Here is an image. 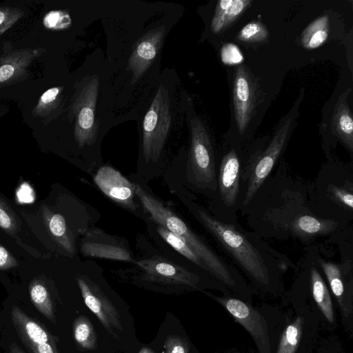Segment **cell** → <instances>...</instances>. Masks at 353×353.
I'll return each instance as SVG.
<instances>
[{
  "instance_id": "obj_3",
  "label": "cell",
  "mask_w": 353,
  "mask_h": 353,
  "mask_svg": "<svg viewBox=\"0 0 353 353\" xmlns=\"http://www.w3.org/2000/svg\"><path fill=\"white\" fill-rule=\"evenodd\" d=\"M128 179L134 185L136 195L145 216L185 240L205 261L214 279L228 288H240L242 279L230 262L215 251L167 202L159 198L148 184L130 174Z\"/></svg>"
},
{
  "instance_id": "obj_14",
  "label": "cell",
  "mask_w": 353,
  "mask_h": 353,
  "mask_svg": "<svg viewBox=\"0 0 353 353\" xmlns=\"http://www.w3.org/2000/svg\"><path fill=\"white\" fill-rule=\"evenodd\" d=\"M99 90V79L94 76L83 87L72 103L76 116L74 139L79 149L88 150L94 146L98 139V124L95 121V109Z\"/></svg>"
},
{
  "instance_id": "obj_20",
  "label": "cell",
  "mask_w": 353,
  "mask_h": 353,
  "mask_svg": "<svg viewBox=\"0 0 353 353\" xmlns=\"http://www.w3.org/2000/svg\"><path fill=\"white\" fill-rule=\"evenodd\" d=\"M250 0L219 1L211 23L212 31L217 34L226 29L250 6Z\"/></svg>"
},
{
  "instance_id": "obj_1",
  "label": "cell",
  "mask_w": 353,
  "mask_h": 353,
  "mask_svg": "<svg viewBox=\"0 0 353 353\" xmlns=\"http://www.w3.org/2000/svg\"><path fill=\"white\" fill-rule=\"evenodd\" d=\"M241 213L261 238L292 239L305 247L353 225L314 214L308 203V181L284 160L279 161Z\"/></svg>"
},
{
  "instance_id": "obj_19",
  "label": "cell",
  "mask_w": 353,
  "mask_h": 353,
  "mask_svg": "<svg viewBox=\"0 0 353 353\" xmlns=\"http://www.w3.org/2000/svg\"><path fill=\"white\" fill-rule=\"evenodd\" d=\"M351 88L347 89L339 97L332 119L334 134L346 148L351 157L353 154V119L347 101Z\"/></svg>"
},
{
  "instance_id": "obj_23",
  "label": "cell",
  "mask_w": 353,
  "mask_h": 353,
  "mask_svg": "<svg viewBox=\"0 0 353 353\" xmlns=\"http://www.w3.org/2000/svg\"><path fill=\"white\" fill-rule=\"evenodd\" d=\"M304 319L298 316L290 323L281 337L276 353H296L303 334Z\"/></svg>"
},
{
  "instance_id": "obj_24",
  "label": "cell",
  "mask_w": 353,
  "mask_h": 353,
  "mask_svg": "<svg viewBox=\"0 0 353 353\" xmlns=\"http://www.w3.org/2000/svg\"><path fill=\"white\" fill-rule=\"evenodd\" d=\"M73 335L77 343L86 350H94L97 346V336L89 319L84 316L77 317L73 324Z\"/></svg>"
},
{
  "instance_id": "obj_35",
  "label": "cell",
  "mask_w": 353,
  "mask_h": 353,
  "mask_svg": "<svg viewBox=\"0 0 353 353\" xmlns=\"http://www.w3.org/2000/svg\"><path fill=\"white\" fill-rule=\"evenodd\" d=\"M6 19V12L0 10V26L5 22Z\"/></svg>"
},
{
  "instance_id": "obj_33",
  "label": "cell",
  "mask_w": 353,
  "mask_h": 353,
  "mask_svg": "<svg viewBox=\"0 0 353 353\" xmlns=\"http://www.w3.org/2000/svg\"><path fill=\"white\" fill-rule=\"evenodd\" d=\"M61 91L60 88H52L46 90L41 97L39 105H46L54 102Z\"/></svg>"
},
{
  "instance_id": "obj_31",
  "label": "cell",
  "mask_w": 353,
  "mask_h": 353,
  "mask_svg": "<svg viewBox=\"0 0 353 353\" xmlns=\"http://www.w3.org/2000/svg\"><path fill=\"white\" fill-rule=\"evenodd\" d=\"M19 65L11 61H6V63L0 65V83L5 82L11 79L17 72Z\"/></svg>"
},
{
  "instance_id": "obj_27",
  "label": "cell",
  "mask_w": 353,
  "mask_h": 353,
  "mask_svg": "<svg viewBox=\"0 0 353 353\" xmlns=\"http://www.w3.org/2000/svg\"><path fill=\"white\" fill-rule=\"evenodd\" d=\"M221 58L224 64L229 65H238L243 61L242 52L234 43H225L222 46Z\"/></svg>"
},
{
  "instance_id": "obj_22",
  "label": "cell",
  "mask_w": 353,
  "mask_h": 353,
  "mask_svg": "<svg viewBox=\"0 0 353 353\" xmlns=\"http://www.w3.org/2000/svg\"><path fill=\"white\" fill-rule=\"evenodd\" d=\"M29 294L37 310L48 320L55 323L53 302L46 285L39 280L32 281L29 285Z\"/></svg>"
},
{
  "instance_id": "obj_36",
  "label": "cell",
  "mask_w": 353,
  "mask_h": 353,
  "mask_svg": "<svg viewBox=\"0 0 353 353\" xmlns=\"http://www.w3.org/2000/svg\"><path fill=\"white\" fill-rule=\"evenodd\" d=\"M139 353H154V352L149 348L144 347Z\"/></svg>"
},
{
  "instance_id": "obj_7",
  "label": "cell",
  "mask_w": 353,
  "mask_h": 353,
  "mask_svg": "<svg viewBox=\"0 0 353 353\" xmlns=\"http://www.w3.org/2000/svg\"><path fill=\"white\" fill-rule=\"evenodd\" d=\"M190 123V145L182 172V181L189 191L202 196L209 203L216 190L218 160L203 123L194 118Z\"/></svg>"
},
{
  "instance_id": "obj_8",
  "label": "cell",
  "mask_w": 353,
  "mask_h": 353,
  "mask_svg": "<svg viewBox=\"0 0 353 353\" xmlns=\"http://www.w3.org/2000/svg\"><path fill=\"white\" fill-rule=\"evenodd\" d=\"M294 119L289 116L281 124L266 147H255L243 156L242 190L240 212L248 204L261 185L276 167L287 146Z\"/></svg>"
},
{
  "instance_id": "obj_6",
  "label": "cell",
  "mask_w": 353,
  "mask_h": 353,
  "mask_svg": "<svg viewBox=\"0 0 353 353\" xmlns=\"http://www.w3.org/2000/svg\"><path fill=\"white\" fill-rule=\"evenodd\" d=\"M170 123L168 91L160 85L143 119L141 155L137 171L130 174L132 176L148 184L163 174V151Z\"/></svg>"
},
{
  "instance_id": "obj_28",
  "label": "cell",
  "mask_w": 353,
  "mask_h": 353,
  "mask_svg": "<svg viewBox=\"0 0 353 353\" xmlns=\"http://www.w3.org/2000/svg\"><path fill=\"white\" fill-rule=\"evenodd\" d=\"M45 23L52 28H66L70 26L71 19L66 12L53 11L46 16Z\"/></svg>"
},
{
  "instance_id": "obj_10",
  "label": "cell",
  "mask_w": 353,
  "mask_h": 353,
  "mask_svg": "<svg viewBox=\"0 0 353 353\" xmlns=\"http://www.w3.org/2000/svg\"><path fill=\"white\" fill-rule=\"evenodd\" d=\"M78 263L81 270L74 279L84 303L110 333L113 334V329L121 331L120 315L101 284L102 268L91 259L79 260Z\"/></svg>"
},
{
  "instance_id": "obj_15",
  "label": "cell",
  "mask_w": 353,
  "mask_h": 353,
  "mask_svg": "<svg viewBox=\"0 0 353 353\" xmlns=\"http://www.w3.org/2000/svg\"><path fill=\"white\" fill-rule=\"evenodd\" d=\"M221 305L253 338L259 353H271L270 339L265 319L248 303L232 297H219L206 293Z\"/></svg>"
},
{
  "instance_id": "obj_2",
  "label": "cell",
  "mask_w": 353,
  "mask_h": 353,
  "mask_svg": "<svg viewBox=\"0 0 353 353\" xmlns=\"http://www.w3.org/2000/svg\"><path fill=\"white\" fill-rule=\"evenodd\" d=\"M164 177L170 192L213 239L231 263L254 283L270 288L283 273L294 268L295 264L288 255L273 248L252 231L244 229L239 221H225L214 216L185 188L178 174Z\"/></svg>"
},
{
  "instance_id": "obj_9",
  "label": "cell",
  "mask_w": 353,
  "mask_h": 353,
  "mask_svg": "<svg viewBox=\"0 0 353 353\" xmlns=\"http://www.w3.org/2000/svg\"><path fill=\"white\" fill-rule=\"evenodd\" d=\"M242 157L243 153L232 147L218 161L216 193L205 208L220 220L238 221L242 199Z\"/></svg>"
},
{
  "instance_id": "obj_26",
  "label": "cell",
  "mask_w": 353,
  "mask_h": 353,
  "mask_svg": "<svg viewBox=\"0 0 353 353\" xmlns=\"http://www.w3.org/2000/svg\"><path fill=\"white\" fill-rule=\"evenodd\" d=\"M0 227L12 236L14 235L19 229L14 213L1 198H0Z\"/></svg>"
},
{
  "instance_id": "obj_21",
  "label": "cell",
  "mask_w": 353,
  "mask_h": 353,
  "mask_svg": "<svg viewBox=\"0 0 353 353\" xmlns=\"http://www.w3.org/2000/svg\"><path fill=\"white\" fill-rule=\"evenodd\" d=\"M329 17L323 15L313 21L303 31L301 41L307 50H313L323 44L328 37Z\"/></svg>"
},
{
  "instance_id": "obj_29",
  "label": "cell",
  "mask_w": 353,
  "mask_h": 353,
  "mask_svg": "<svg viewBox=\"0 0 353 353\" xmlns=\"http://www.w3.org/2000/svg\"><path fill=\"white\" fill-rule=\"evenodd\" d=\"M166 353H188L187 343L181 338L172 336L168 337L165 341Z\"/></svg>"
},
{
  "instance_id": "obj_17",
  "label": "cell",
  "mask_w": 353,
  "mask_h": 353,
  "mask_svg": "<svg viewBox=\"0 0 353 353\" xmlns=\"http://www.w3.org/2000/svg\"><path fill=\"white\" fill-rule=\"evenodd\" d=\"M165 33L164 26L155 28L134 43L128 65L132 73V83H136L152 65L162 46Z\"/></svg>"
},
{
  "instance_id": "obj_32",
  "label": "cell",
  "mask_w": 353,
  "mask_h": 353,
  "mask_svg": "<svg viewBox=\"0 0 353 353\" xmlns=\"http://www.w3.org/2000/svg\"><path fill=\"white\" fill-rule=\"evenodd\" d=\"M30 351L32 353H59L56 347V342H48L37 345Z\"/></svg>"
},
{
  "instance_id": "obj_13",
  "label": "cell",
  "mask_w": 353,
  "mask_h": 353,
  "mask_svg": "<svg viewBox=\"0 0 353 353\" xmlns=\"http://www.w3.org/2000/svg\"><path fill=\"white\" fill-rule=\"evenodd\" d=\"M79 251L89 259H103L135 263L136 257L128 240L123 236L106 232L94 226L89 229L79 241Z\"/></svg>"
},
{
  "instance_id": "obj_34",
  "label": "cell",
  "mask_w": 353,
  "mask_h": 353,
  "mask_svg": "<svg viewBox=\"0 0 353 353\" xmlns=\"http://www.w3.org/2000/svg\"><path fill=\"white\" fill-rule=\"evenodd\" d=\"M10 353H25L21 347L14 343L10 345Z\"/></svg>"
},
{
  "instance_id": "obj_11",
  "label": "cell",
  "mask_w": 353,
  "mask_h": 353,
  "mask_svg": "<svg viewBox=\"0 0 353 353\" xmlns=\"http://www.w3.org/2000/svg\"><path fill=\"white\" fill-rule=\"evenodd\" d=\"M339 252L341 261L336 263L323 256L318 245L316 258L343 314L347 317L352 313L353 250L339 249Z\"/></svg>"
},
{
  "instance_id": "obj_25",
  "label": "cell",
  "mask_w": 353,
  "mask_h": 353,
  "mask_svg": "<svg viewBox=\"0 0 353 353\" xmlns=\"http://www.w3.org/2000/svg\"><path fill=\"white\" fill-rule=\"evenodd\" d=\"M268 31L260 21H252L244 26L237 34V39L241 42L256 43L267 39Z\"/></svg>"
},
{
  "instance_id": "obj_16",
  "label": "cell",
  "mask_w": 353,
  "mask_h": 353,
  "mask_svg": "<svg viewBox=\"0 0 353 353\" xmlns=\"http://www.w3.org/2000/svg\"><path fill=\"white\" fill-rule=\"evenodd\" d=\"M259 86L250 70L238 66L233 83V105L239 132L243 134L254 114L259 99Z\"/></svg>"
},
{
  "instance_id": "obj_5",
  "label": "cell",
  "mask_w": 353,
  "mask_h": 353,
  "mask_svg": "<svg viewBox=\"0 0 353 353\" xmlns=\"http://www.w3.org/2000/svg\"><path fill=\"white\" fill-rule=\"evenodd\" d=\"M308 203L316 215L353 223V165L330 161L308 181Z\"/></svg>"
},
{
  "instance_id": "obj_4",
  "label": "cell",
  "mask_w": 353,
  "mask_h": 353,
  "mask_svg": "<svg viewBox=\"0 0 353 353\" xmlns=\"http://www.w3.org/2000/svg\"><path fill=\"white\" fill-rule=\"evenodd\" d=\"M134 254V264L115 272L123 279L145 288L168 290H199L208 281L217 280L174 261L143 234L137 235Z\"/></svg>"
},
{
  "instance_id": "obj_12",
  "label": "cell",
  "mask_w": 353,
  "mask_h": 353,
  "mask_svg": "<svg viewBox=\"0 0 353 353\" xmlns=\"http://www.w3.org/2000/svg\"><path fill=\"white\" fill-rule=\"evenodd\" d=\"M93 174L94 184L108 199L137 218L145 219L134 185L128 177L109 165H102Z\"/></svg>"
},
{
  "instance_id": "obj_18",
  "label": "cell",
  "mask_w": 353,
  "mask_h": 353,
  "mask_svg": "<svg viewBox=\"0 0 353 353\" xmlns=\"http://www.w3.org/2000/svg\"><path fill=\"white\" fill-rule=\"evenodd\" d=\"M11 318L19 338L29 350L39 344L56 342L44 327L28 316L18 306L12 307Z\"/></svg>"
},
{
  "instance_id": "obj_30",
  "label": "cell",
  "mask_w": 353,
  "mask_h": 353,
  "mask_svg": "<svg viewBox=\"0 0 353 353\" xmlns=\"http://www.w3.org/2000/svg\"><path fill=\"white\" fill-rule=\"evenodd\" d=\"M18 265V261L14 256L0 244V270L14 268Z\"/></svg>"
}]
</instances>
